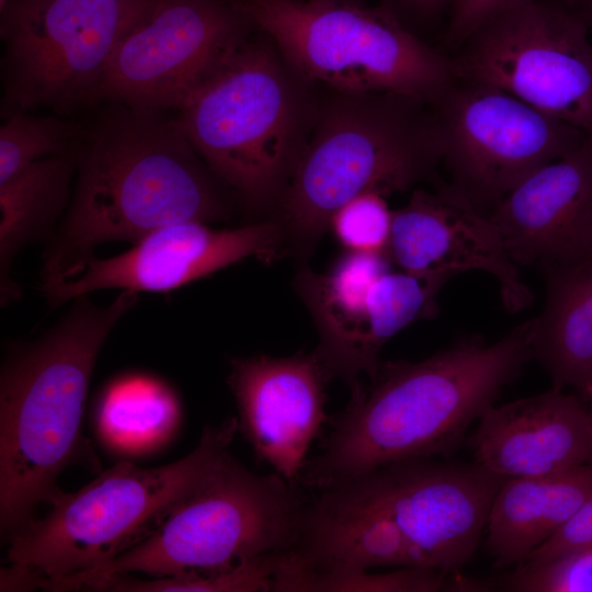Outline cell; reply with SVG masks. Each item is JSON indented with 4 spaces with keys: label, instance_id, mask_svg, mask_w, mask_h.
<instances>
[{
    "label": "cell",
    "instance_id": "cell-1",
    "mask_svg": "<svg viewBox=\"0 0 592 592\" xmlns=\"http://www.w3.org/2000/svg\"><path fill=\"white\" fill-rule=\"evenodd\" d=\"M504 480L477 463L419 459L320 490L307 501L287 571L296 580L380 567L457 573Z\"/></svg>",
    "mask_w": 592,
    "mask_h": 592
},
{
    "label": "cell",
    "instance_id": "cell-2",
    "mask_svg": "<svg viewBox=\"0 0 592 592\" xmlns=\"http://www.w3.org/2000/svg\"><path fill=\"white\" fill-rule=\"evenodd\" d=\"M534 318L488 344L463 338L419 361L380 362L330 425L303 483L317 491L388 465L447 456L533 358Z\"/></svg>",
    "mask_w": 592,
    "mask_h": 592
},
{
    "label": "cell",
    "instance_id": "cell-3",
    "mask_svg": "<svg viewBox=\"0 0 592 592\" xmlns=\"http://www.w3.org/2000/svg\"><path fill=\"white\" fill-rule=\"evenodd\" d=\"M224 186L174 118L115 104L86 130L69 206L43 253L41 284L59 280L100 244L135 243L187 220L227 219Z\"/></svg>",
    "mask_w": 592,
    "mask_h": 592
},
{
    "label": "cell",
    "instance_id": "cell-4",
    "mask_svg": "<svg viewBox=\"0 0 592 592\" xmlns=\"http://www.w3.org/2000/svg\"><path fill=\"white\" fill-rule=\"evenodd\" d=\"M121 291L107 305L76 297L39 338L8 352L0 372V526L8 539L36 520L41 503L65 492L60 474L77 463L98 468L82 435L89 384L103 344L136 305Z\"/></svg>",
    "mask_w": 592,
    "mask_h": 592
},
{
    "label": "cell",
    "instance_id": "cell-5",
    "mask_svg": "<svg viewBox=\"0 0 592 592\" xmlns=\"http://www.w3.org/2000/svg\"><path fill=\"white\" fill-rule=\"evenodd\" d=\"M307 501L296 482L255 474L229 453L149 537L100 567L50 581L48 589L75 591L139 572L155 579H133V592H225L234 572L295 546Z\"/></svg>",
    "mask_w": 592,
    "mask_h": 592
},
{
    "label": "cell",
    "instance_id": "cell-6",
    "mask_svg": "<svg viewBox=\"0 0 592 592\" xmlns=\"http://www.w3.org/2000/svg\"><path fill=\"white\" fill-rule=\"evenodd\" d=\"M304 150L275 216L286 253L305 259L357 195L406 191L441 162L431 106L394 93L320 89Z\"/></svg>",
    "mask_w": 592,
    "mask_h": 592
},
{
    "label": "cell",
    "instance_id": "cell-7",
    "mask_svg": "<svg viewBox=\"0 0 592 592\" xmlns=\"http://www.w3.org/2000/svg\"><path fill=\"white\" fill-rule=\"evenodd\" d=\"M262 36H248L174 117L209 170L254 214L275 210L316 107V88Z\"/></svg>",
    "mask_w": 592,
    "mask_h": 592
},
{
    "label": "cell",
    "instance_id": "cell-8",
    "mask_svg": "<svg viewBox=\"0 0 592 592\" xmlns=\"http://www.w3.org/2000/svg\"><path fill=\"white\" fill-rule=\"evenodd\" d=\"M237 432L236 417L207 425L191 453L159 467L121 459L11 535L9 561L52 581L113 560L149 537L173 506L207 479L229 454Z\"/></svg>",
    "mask_w": 592,
    "mask_h": 592
},
{
    "label": "cell",
    "instance_id": "cell-9",
    "mask_svg": "<svg viewBox=\"0 0 592 592\" xmlns=\"http://www.w3.org/2000/svg\"><path fill=\"white\" fill-rule=\"evenodd\" d=\"M310 86L435 103L456 81L453 59L382 5L360 0H236Z\"/></svg>",
    "mask_w": 592,
    "mask_h": 592
},
{
    "label": "cell",
    "instance_id": "cell-10",
    "mask_svg": "<svg viewBox=\"0 0 592 592\" xmlns=\"http://www.w3.org/2000/svg\"><path fill=\"white\" fill-rule=\"evenodd\" d=\"M157 0H8L0 8L2 112L59 115L100 103L110 59Z\"/></svg>",
    "mask_w": 592,
    "mask_h": 592
},
{
    "label": "cell",
    "instance_id": "cell-11",
    "mask_svg": "<svg viewBox=\"0 0 592 592\" xmlns=\"http://www.w3.org/2000/svg\"><path fill=\"white\" fill-rule=\"evenodd\" d=\"M452 59L458 78L499 88L592 133V41L581 15L560 0L497 15Z\"/></svg>",
    "mask_w": 592,
    "mask_h": 592
},
{
    "label": "cell",
    "instance_id": "cell-12",
    "mask_svg": "<svg viewBox=\"0 0 592 592\" xmlns=\"http://www.w3.org/2000/svg\"><path fill=\"white\" fill-rule=\"evenodd\" d=\"M430 106L449 183L486 215L590 134L499 88L458 77Z\"/></svg>",
    "mask_w": 592,
    "mask_h": 592
},
{
    "label": "cell",
    "instance_id": "cell-13",
    "mask_svg": "<svg viewBox=\"0 0 592 592\" xmlns=\"http://www.w3.org/2000/svg\"><path fill=\"white\" fill-rule=\"evenodd\" d=\"M386 253L345 251L326 273L301 264L295 287L319 334L314 351L328 380L342 379L351 396L372 380L386 342L411 322L437 315L443 283L391 270Z\"/></svg>",
    "mask_w": 592,
    "mask_h": 592
},
{
    "label": "cell",
    "instance_id": "cell-14",
    "mask_svg": "<svg viewBox=\"0 0 592 592\" xmlns=\"http://www.w3.org/2000/svg\"><path fill=\"white\" fill-rule=\"evenodd\" d=\"M253 29L236 0H157L117 44L100 102L178 110Z\"/></svg>",
    "mask_w": 592,
    "mask_h": 592
},
{
    "label": "cell",
    "instance_id": "cell-15",
    "mask_svg": "<svg viewBox=\"0 0 592 592\" xmlns=\"http://www.w3.org/2000/svg\"><path fill=\"white\" fill-rule=\"evenodd\" d=\"M285 252L273 218L225 229L187 220L153 230L117 255H92L41 291L52 308L100 289L164 293L247 258L270 262Z\"/></svg>",
    "mask_w": 592,
    "mask_h": 592
},
{
    "label": "cell",
    "instance_id": "cell-16",
    "mask_svg": "<svg viewBox=\"0 0 592 592\" xmlns=\"http://www.w3.org/2000/svg\"><path fill=\"white\" fill-rule=\"evenodd\" d=\"M387 255L401 271L444 284L463 272L485 271L497 280L510 312L533 300L490 217L451 183L417 189L394 210Z\"/></svg>",
    "mask_w": 592,
    "mask_h": 592
},
{
    "label": "cell",
    "instance_id": "cell-17",
    "mask_svg": "<svg viewBox=\"0 0 592 592\" xmlns=\"http://www.w3.org/2000/svg\"><path fill=\"white\" fill-rule=\"evenodd\" d=\"M227 384L238 411V432L255 458L296 482L327 422L325 369L315 352L274 357H232Z\"/></svg>",
    "mask_w": 592,
    "mask_h": 592
},
{
    "label": "cell",
    "instance_id": "cell-18",
    "mask_svg": "<svg viewBox=\"0 0 592 592\" xmlns=\"http://www.w3.org/2000/svg\"><path fill=\"white\" fill-rule=\"evenodd\" d=\"M488 216L515 265L585 259L592 232V133L576 150L523 179Z\"/></svg>",
    "mask_w": 592,
    "mask_h": 592
},
{
    "label": "cell",
    "instance_id": "cell-19",
    "mask_svg": "<svg viewBox=\"0 0 592 592\" xmlns=\"http://www.w3.org/2000/svg\"><path fill=\"white\" fill-rule=\"evenodd\" d=\"M476 463L503 478L565 471L592 463V424L578 396L550 390L492 405L470 439Z\"/></svg>",
    "mask_w": 592,
    "mask_h": 592
},
{
    "label": "cell",
    "instance_id": "cell-20",
    "mask_svg": "<svg viewBox=\"0 0 592 592\" xmlns=\"http://www.w3.org/2000/svg\"><path fill=\"white\" fill-rule=\"evenodd\" d=\"M592 497V463L549 475L506 478L496 492L486 544L497 567L522 563Z\"/></svg>",
    "mask_w": 592,
    "mask_h": 592
},
{
    "label": "cell",
    "instance_id": "cell-21",
    "mask_svg": "<svg viewBox=\"0 0 592 592\" xmlns=\"http://www.w3.org/2000/svg\"><path fill=\"white\" fill-rule=\"evenodd\" d=\"M546 299L534 318L532 355L553 387H571L588 405L592 397V257L543 266Z\"/></svg>",
    "mask_w": 592,
    "mask_h": 592
},
{
    "label": "cell",
    "instance_id": "cell-22",
    "mask_svg": "<svg viewBox=\"0 0 592 592\" xmlns=\"http://www.w3.org/2000/svg\"><path fill=\"white\" fill-rule=\"evenodd\" d=\"M79 149L37 160L0 182V304L22 296L12 276L18 254L57 230L70 203Z\"/></svg>",
    "mask_w": 592,
    "mask_h": 592
},
{
    "label": "cell",
    "instance_id": "cell-23",
    "mask_svg": "<svg viewBox=\"0 0 592 592\" xmlns=\"http://www.w3.org/2000/svg\"><path fill=\"white\" fill-rule=\"evenodd\" d=\"M182 421L174 389L145 373L112 379L100 394L94 425L100 442L122 457L151 454L173 439Z\"/></svg>",
    "mask_w": 592,
    "mask_h": 592
},
{
    "label": "cell",
    "instance_id": "cell-24",
    "mask_svg": "<svg viewBox=\"0 0 592 592\" xmlns=\"http://www.w3.org/2000/svg\"><path fill=\"white\" fill-rule=\"evenodd\" d=\"M86 130L53 115L18 112L5 117L0 127V182L37 160L78 149Z\"/></svg>",
    "mask_w": 592,
    "mask_h": 592
},
{
    "label": "cell",
    "instance_id": "cell-25",
    "mask_svg": "<svg viewBox=\"0 0 592 592\" xmlns=\"http://www.w3.org/2000/svg\"><path fill=\"white\" fill-rule=\"evenodd\" d=\"M474 588L480 585L457 577V573L402 567L388 572L362 570L314 576L300 581L294 591L433 592L475 590Z\"/></svg>",
    "mask_w": 592,
    "mask_h": 592
},
{
    "label": "cell",
    "instance_id": "cell-26",
    "mask_svg": "<svg viewBox=\"0 0 592 592\" xmlns=\"http://www.w3.org/2000/svg\"><path fill=\"white\" fill-rule=\"evenodd\" d=\"M392 213L385 194L365 192L335 210L329 230L345 251L387 254Z\"/></svg>",
    "mask_w": 592,
    "mask_h": 592
},
{
    "label": "cell",
    "instance_id": "cell-27",
    "mask_svg": "<svg viewBox=\"0 0 592 592\" xmlns=\"http://www.w3.org/2000/svg\"><path fill=\"white\" fill-rule=\"evenodd\" d=\"M505 587L523 592H592V547L537 567H520Z\"/></svg>",
    "mask_w": 592,
    "mask_h": 592
},
{
    "label": "cell",
    "instance_id": "cell-28",
    "mask_svg": "<svg viewBox=\"0 0 592 592\" xmlns=\"http://www.w3.org/2000/svg\"><path fill=\"white\" fill-rule=\"evenodd\" d=\"M589 547H592V497L554 535L534 549L520 567H537Z\"/></svg>",
    "mask_w": 592,
    "mask_h": 592
},
{
    "label": "cell",
    "instance_id": "cell-29",
    "mask_svg": "<svg viewBox=\"0 0 592 592\" xmlns=\"http://www.w3.org/2000/svg\"><path fill=\"white\" fill-rule=\"evenodd\" d=\"M540 0H456L443 41L456 49L479 26L506 11Z\"/></svg>",
    "mask_w": 592,
    "mask_h": 592
},
{
    "label": "cell",
    "instance_id": "cell-30",
    "mask_svg": "<svg viewBox=\"0 0 592 592\" xmlns=\"http://www.w3.org/2000/svg\"><path fill=\"white\" fill-rule=\"evenodd\" d=\"M456 0H380L379 5L401 24L420 36V32L448 21Z\"/></svg>",
    "mask_w": 592,
    "mask_h": 592
},
{
    "label": "cell",
    "instance_id": "cell-31",
    "mask_svg": "<svg viewBox=\"0 0 592 592\" xmlns=\"http://www.w3.org/2000/svg\"><path fill=\"white\" fill-rule=\"evenodd\" d=\"M570 7V5H569ZM584 20L592 41V0H587L571 5Z\"/></svg>",
    "mask_w": 592,
    "mask_h": 592
},
{
    "label": "cell",
    "instance_id": "cell-32",
    "mask_svg": "<svg viewBox=\"0 0 592 592\" xmlns=\"http://www.w3.org/2000/svg\"><path fill=\"white\" fill-rule=\"evenodd\" d=\"M590 257H592V232L589 238L588 246H587V258H590Z\"/></svg>",
    "mask_w": 592,
    "mask_h": 592
},
{
    "label": "cell",
    "instance_id": "cell-33",
    "mask_svg": "<svg viewBox=\"0 0 592 592\" xmlns=\"http://www.w3.org/2000/svg\"><path fill=\"white\" fill-rule=\"evenodd\" d=\"M561 2L566 3L567 5H574L577 3H580V2H583V1H587V0H560Z\"/></svg>",
    "mask_w": 592,
    "mask_h": 592
},
{
    "label": "cell",
    "instance_id": "cell-34",
    "mask_svg": "<svg viewBox=\"0 0 592 592\" xmlns=\"http://www.w3.org/2000/svg\"><path fill=\"white\" fill-rule=\"evenodd\" d=\"M588 409H589V414H590L591 424H592V397L590 398L588 402Z\"/></svg>",
    "mask_w": 592,
    "mask_h": 592
}]
</instances>
